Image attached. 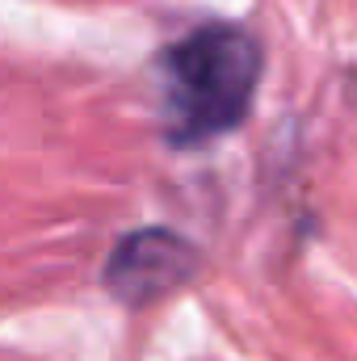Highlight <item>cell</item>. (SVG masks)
I'll return each instance as SVG.
<instances>
[{
    "label": "cell",
    "instance_id": "obj_1",
    "mask_svg": "<svg viewBox=\"0 0 357 361\" xmlns=\"http://www.w3.org/2000/svg\"><path fill=\"white\" fill-rule=\"evenodd\" d=\"M261 42L236 21H206L160 55L164 135L173 147H202L236 130L261 85Z\"/></svg>",
    "mask_w": 357,
    "mask_h": 361
},
{
    "label": "cell",
    "instance_id": "obj_2",
    "mask_svg": "<svg viewBox=\"0 0 357 361\" xmlns=\"http://www.w3.org/2000/svg\"><path fill=\"white\" fill-rule=\"evenodd\" d=\"M193 273H198V248L185 235L169 227H139L109 248L101 281L118 302L147 307L181 290Z\"/></svg>",
    "mask_w": 357,
    "mask_h": 361
}]
</instances>
